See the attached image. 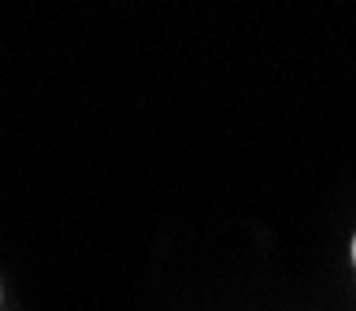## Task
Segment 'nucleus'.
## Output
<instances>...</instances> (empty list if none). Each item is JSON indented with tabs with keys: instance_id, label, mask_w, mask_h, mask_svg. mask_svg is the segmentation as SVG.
I'll list each match as a JSON object with an SVG mask.
<instances>
[{
	"instance_id": "1",
	"label": "nucleus",
	"mask_w": 356,
	"mask_h": 311,
	"mask_svg": "<svg viewBox=\"0 0 356 311\" xmlns=\"http://www.w3.org/2000/svg\"><path fill=\"white\" fill-rule=\"evenodd\" d=\"M353 260H356V237H353Z\"/></svg>"
},
{
	"instance_id": "2",
	"label": "nucleus",
	"mask_w": 356,
	"mask_h": 311,
	"mask_svg": "<svg viewBox=\"0 0 356 311\" xmlns=\"http://www.w3.org/2000/svg\"><path fill=\"white\" fill-rule=\"evenodd\" d=\"M0 296H4V293H0Z\"/></svg>"
}]
</instances>
